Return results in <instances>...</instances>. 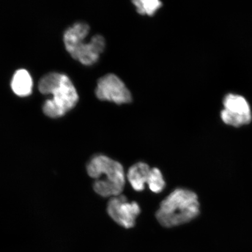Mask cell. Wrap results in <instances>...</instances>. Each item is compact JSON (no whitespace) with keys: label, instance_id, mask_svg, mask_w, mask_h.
Returning <instances> with one entry per match:
<instances>
[{"label":"cell","instance_id":"277c9868","mask_svg":"<svg viewBox=\"0 0 252 252\" xmlns=\"http://www.w3.org/2000/svg\"><path fill=\"white\" fill-rule=\"evenodd\" d=\"M90 31L87 24L75 23L65 31L63 36L65 49L69 54L87 66L93 65L99 61L106 46L105 39L99 34H96L87 42Z\"/></svg>","mask_w":252,"mask_h":252},{"label":"cell","instance_id":"3957f363","mask_svg":"<svg viewBox=\"0 0 252 252\" xmlns=\"http://www.w3.org/2000/svg\"><path fill=\"white\" fill-rule=\"evenodd\" d=\"M90 177L95 179L94 191L103 197L121 195L125 185L124 167L116 160L99 154L94 156L87 166Z\"/></svg>","mask_w":252,"mask_h":252},{"label":"cell","instance_id":"30bf717a","mask_svg":"<svg viewBox=\"0 0 252 252\" xmlns=\"http://www.w3.org/2000/svg\"><path fill=\"white\" fill-rule=\"evenodd\" d=\"M138 13L153 16L162 7V2L156 0H135L132 1Z\"/></svg>","mask_w":252,"mask_h":252},{"label":"cell","instance_id":"5b68a950","mask_svg":"<svg viewBox=\"0 0 252 252\" xmlns=\"http://www.w3.org/2000/svg\"><path fill=\"white\" fill-rule=\"evenodd\" d=\"M97 99L117 105L130 103L132 96L125 84L117 75L108 74L97 81L95 90Z\"/></svg>","mask_w":252,"mask_h":252},{"label":"cell","instance_id":"ba28073f","mask_svg":"<svg viewBox=\"0 0 252 252\" xmlns=\"http://www.w3.org/2000/svg\"><path fill=\"white\" fill-rule=\"evenodd\" d=\"M151 168L144 162L135 163L128 169L127 177L132 188L137 191L144 190L149 180Z\"/></svg>","mask_w":252,"mask_h":252},{"label":"cell","instance_id":"52a82bcc","mask_svg":"<svg viewBox=\"0 0 252 252\" xmlns=\"http://www.w3.org/2000/svg\"><path fill=\"white\" fill-rule=\"evenodd\" d=\"M107 212L119 225L129 229L135 225V220L140 214L141 209L135 201L128 202L127 198L124 195H119L110 198Z\"/></svg>","mask_w":252,"mask_h":252},{"label":"cell","instance_id":"7a4b0ae2","mask_svg":"<svg viewBox=\"0 0 252 252\" xmlns=\"http://www.w3.org/2000/svg\"><path fill=\"white\" fill-rule=\"evenodd\" d=\"M200 205L194 192L178 188L170 193L160 204L156 217L166 228L185 224L199 215Z\"/></svg>","mask_w":252,"mask_h":252},{"label":"cell","instance_id":"6da1fadb","mask_svg":"<svg viewBox=\"0 0 252 252\" xmlns=\"http://www.w3.org/2000/svg\"><path fill=\"white\" fill-rule=\"evenodd\" d=\"M39 90L44 94H53L43 106L44 113L52 118H58L75 108L79 99L76 88L65 74L51 72L39 81Z\"/></svg>","mask_w":252,"mask_h":252},{"label":"cell","instance_id":"8fae6325","mask_svg":"<svg viewBox=\"0 0 252 252\" xmlns=\"http://www.w3.org/2000/svg\"><path fill=\"white\" fill-rule=\"evenodd\" d=\"M147 185L150 190L155 193H159L164 189L165 181L159 169L155 168L151 169Z\"/></svg>","mask_w":252,"mask_h":252},{"label":"cell","instance_id":"8992f818","mask_svg":"<svg viewBox=\"0 0 252 252\" xmlns=\"http://www.w3.org/2000/svg\"><path fill=\"white\" fill-rule=\"evenodd\" d=\"M225 109L220 113V118L226 125L238 127L252 121L250 105L244 97L229 94L223 100Z\"/></svg>","mask_w":252,"mask_h":252},{"label":"cell","instance_id":"9c48e42d","mask_svg":"<svg viewBox=\"0 0 252 252\" xmlns=\"http://www.w3.org/2000/svg\"><path fill=\"white\" fill-rule=\"evenodd\" d=\"M14 93L21 97L30 95L32 91L33 81L29 72L21 69L15 72L11 81Z\"/></svg>","mask_w":252,"mask_h":252}]
</instances>
